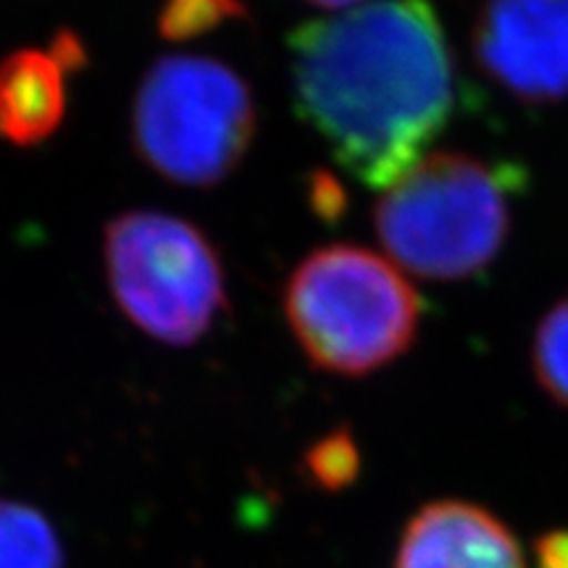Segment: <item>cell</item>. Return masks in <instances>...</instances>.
<instances>
[{
  "instance_id": "obj_1",
  "label": "cell",
  "mask_w": 568,
  "mask_h": 568,
  "mask_svg": "<svg viewBox=\"0 0 568 568\" xmlns=\"http://www.w3.org/2000/svg\"><path fill=\"white\" fill-rule=\"evenodd\" d=\"M287 48L297 116L366 187H393L456 111V61L429 0L308 21Z\"/></svg>"
},
{
  "instance_id": "obj_2",
  "label": "cell",
  "mask_w": 568,
  "mask_h": 568,
  "mask_svg": "<svg viewBox=\"0 0 568 568\" xmlns=\"http://www.w3.org/2000/svg\"><path fill=\"white\" fill-rule=\"evenodd\" d=\"M290 329L318 372L366 376L416 343L422 301L400 268L361 245L316 247L284 282Z\"/></svg>"
},
{
  "instance_id": "obj_3",
  "label": "cell",
  "mask_w": 568,
  "mask_h": 568,
  "mask_svg": "<svg viewBox=\"0 0 568 568\" xmlns=\"http://www.w3.org/2000/svg\"><path fill=\"white\" fill-rule=\"evenodd\" d=\"M508 174L468 153L424 155L374 209V232L389 261L432 282L485 272L510 232Z\"/></svg>"
},
{
  "instance_id": "obj_4",
  "label": "cell",
  "mask_w": 568,
  "mask_h": 568,
  "mask_svg": "<svg viewBox=\"0 0 568 568\" xmlns=\"http://www.w3.org/2000/svg\"><path fill=\"white\" fill-rule=\"evenodd\" d=\"M255 105L237 71L205 55H163L142 77L132 109L134 151L184 187H213L245 159Z\"/></svg>"
},
{
  "instance_id": "obj_5",
  "label": "cell",
  "mask_w": 568,
  "mask_h": 568,
  "mask_svg": "<svg viewBox=\"0 0 568 568\" xmlns=\"http://www.w3.org/2000/svg\"><path fill=\"white\" fill-rule=\"evenodd\" d=\"M105 272L122 314L166 345L209 335L226 305L224 266L195 224L159 211H130L105 226Z\"/></svg>"
},
{
  "instance_id": "obj_6",
  "label": "cell",
  "mask_w": 568,
  "mask_h": 568,
  "mask_svg": "<svg viewBox=\"0 0 568 568\" xmlns=\"http://www.w3.org/2000/svg\"><path fill=\"white\" fill-rule=\"evenodd\" d=\"M471 53L481 74L518 103L568 101V0H485Z\"/></svg>"
},
{
  "instance_id": "obj_7",
  "label": "cell",
  "mask_w": 568,
  "mask_h": 568,
  "mask_svg": "<svg viewBox=\"0 0 568 568\" xmlns=\"http://www.w3.org/2000/svg\"><path fill=\"white\" fill-rule=\"evenodd\" d=\"M393 568H527L503 518L466 500H435L403 529Z\"/></svg>"
},
{
  "instance_id": "obj_8",
  "label": "cell",
  "mask_w": 568,
  "mask_h": 568,
  "mask_svg": "<svg viewBox=\"0 0 568 568\" xmlns=\"http://www.w3.org/2000/svg\"><path fill=\"white\" fill-rule=\"evenodd\" d=\"M67 71L53 48H24L0 61V140L32 148L59 130L67 113Z\"/></svg>"
},
{
  "instance_id": "obj_9",
  "label": "cell",
  "mask_w": 568,
  "mask_h": 568,
  "mask_svg": "<svg viewBox=\"0 0 568 568\" xmlns=\"http://www.w3.org/2000/svg\"><path fill=\"white\" fill-rule=\"evenodd\" d=\"M0 568H63L59 537L40 510L0 503Z\"/></svg>"
},
{
  "instance_id": "obj_10",
  "label": "cell",
  "mask_w": 568,
  "mask_h": 568,
  "mask_svg": "<svg viewBox=\"0 0 568 568\" xmlns=\"http://www.w3.org/2000/svg\"><path fill=\"white\" fill-rule=\"evenodd\" d=\"M531 372L545 395L568 410V295L539 322L531 339Z\"/></svg>"
},
{
  "instance_id": "obj_11",
  "label": "cell",
  "mask_w": 568,
  "mask_h": 568,
  "mask_svg": "<svg viewBox=\"0 0 568 568\" xmlns=\"http://www.w3.org/2000/svg\"><path fill=\"white\" fill-rule=\"evenodd\" d=\"M303 466L308 471L311 481L316 487L326 489V493H337V489L351 487L361 471V453L358 445H355V437L347 429H343V426L332 429L329 435L318 437L305 450Z\"/></svg>"
},
{
  "instance_id": "obj_12",
  "label": "cell",
  "mask_w": 568,
  "mask_h": 568,
  "mask_svg": "<svg viewBox=\"0 0 568 568\" xmlns=\"http://www.w3.org/2000/svg\"><path fill=\"white\" fill-rule=\"evenodd\" d=\"M247 17L245 0H166L159 30L166 40H193L216 30L224 21Z\"/></svg>"
},
{
  "instance_id": "obj_13",
  "label": "cell",
  "mask_w": 568,
  "mask_h": 568,
  "mask_svg": "<svg viewBox=\"0 0 568 568\" xmlns=\"http://www.w3.org/2000/svg\"><path fill=\"white\" fill-rule=\"evenodd\" d=\"M535 568H568V527L542 531L531 545Z\"/></svg>"
},
{
  "instance_id": "obj_14",
  "label": "cell",
  "mask_w": 568,
  "mask_h": 568,
  "mask_svg": "<svg viewBox=\"0 0 568 568\" xmlns=\"http://www.w3.org/2000/svg\"><path fill=\"white\" fill-rule=\"evenodd\" d=\"M305 3L322 6V9H355V6L364 3V0H305Z\"/></svg>"
}]
</instances>
